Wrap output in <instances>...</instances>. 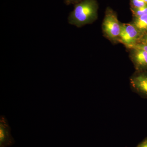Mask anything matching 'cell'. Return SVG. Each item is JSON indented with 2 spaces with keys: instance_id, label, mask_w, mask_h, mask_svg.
<instances>
[{
  "instance_id": "cell-1",
  "label": "cell",
  "mask_w": 147,
  "mask_h": 147,
  "mask_svg": "<svg viewBox=\"0 0 147 147\" xmlns=\"http://www.w3.org/2000/svg\"><path fill=\"white\" fill-rule=\"evenodd\" d=\"M97 9L96 0H82L69 14V23L78 27L91 24L97 18Z\"/></svg>"
},
{
  "instance_id": "cell-2",
  "label": "cell",
  "mask_w": 147,
  "mask_h": 147,
  "mask_svg": "<svg viewBox=\"0 0 147 147\" xmlns=\"http://www.w3.org/2000/svg\"><path fill=\"white\" fill-rule=\"evenodd\" d=\"M102 30L109 39L113 41H118L120 34L121 24L117 17L113 11L108 9L102 23Z\"/></svg>"
},
{
  "instance_id": "cell-3",
  "label": "cell",
  "mask_w": 147,
  "mask_h": 147,
  "mask_svg": "<svg viewBox=\"0 0 147 147\" xmlns=\"http://www.w3.org/2000/svg\"><path fill=\"white\" fill-rule=\"evenodd\" d=\"M142 33L132 24H121V30L119 42H121L126 47L132 49L135 45L139 43Z\"/></svg>"
},
{
  "instance_id": "cell-4",
  "label": "cell",
  "mask_w": 147,
  "mask_h": 147,
  "mask_svg": "<svg viewBox=\"0 0 147 147\" xmlns=\"http://www.w3.org/2000/svg\"><path fill=\"white\" fill-rule=\"evenodd\" d=\"M130 85L133 92L147 99V72L137 71L130 78Z\"/></svg>"
},
{
  "instance_id": "cell-5",
  "label": "cell",
  "mask_w": 147,
  "mask_h": 147,
  "mask_svg": "<svg viewBox=\"0 0 147 147\" xmlns=\"http://www.w3.org/2000/svg\"><path fill=\"white\" fill-rule=\"evenodd\" d=\"M11 128L5 116L0 117V147H8L14 144L15 140L11 136Z\"/></svg>"
},
{
  "instance_id": "cell-6",
  "label": "cell",
  "mask_w": 147,
  "mask_h": 147,
  "mask_svg": "<svg viewBox=\"0 0 147 147\" xmlns=\"http://www.w3.org/2000/svg\"><path fill=\"white\" fill-rule=\"evenodd\" d=\"M131 57L137 71H144L147 69V53L144 50L133 49Z\"/></svg>"
},
{
  "instance_id": "cell-7",
  "label": "cell",
  "mask_w": 147,
  "mask_h": 147,
  "mask_svg": "<svg viewBox=\"0 0 147 147\" xmlns=\"http://www.w3.org/2000/svg\"><path fill=\"white\" fill-rule=\"evenodd\" d=\"M132 24L142 33L147 30V13L139 17H135Z\"/></svg>"
},
{
  "instance_id": "cell-8",
  "label": "cell",
  "mask_w": 147,
  "mask_h": 147,
  "mask_svg": "<svg viewBox=\"0 0 147 147\" xmlns=\"http://www.w3.org/2000/svg\"><path fill=\"white\" fill-rule=\"evenodd\" d=\"M131 10L134 18L139 17L147 13V6L140 8H131Z\"/></svg>"
},
{
  "instance_id": "cell-9",
  "label": "cell",
  "mask_w": 147,
  "mask_h": 147,
  "mask_svg": "<svg viewBox=\"0 0 147 147\" xmlns=\"http://www.w3.org/2000/svg\"><path fill=\"white\" fill-rule=\"evenodd\" d=\"M131 8H137L144 7L147 4L143 0H131Z\"/></svg>"
},
{
  "instance_id": "cell-10",
  "label": "cell",
  "mask_w": 147,
  "mask_h": 147,
  "mask_svg": "<svg viewBox=\"0 0 147 147\" xmlns=\"http://www.w3.org/2000/svg\"><path fill=\"white\" fill-rule=\"evenodd\" d=\"M141 49L147 53V45L144 43H138L137 45H135L132 49Z\"/></svg>"
},
{
  "instance_id": "cell-11",
  "label": "cell",
  "mask_w": 147,
  "mask_h": 147,
  "mask_svg": "<svg viewBox=\"0 0 147 147\" xmlns=\"http://www.w3.org/2000/svg\"><path fill=\"white\" fill-rule=\"evenodd\" d=\"M136 147H147V137L140 142Z\"/></svg>"
},
{
  "instance_id": "cell-12",
  "label": "cell",
  "mask_w": 147,
  "mask_h": 147,
  "mask_svg": "<svg viewBox=\"0 0 147 147\" xmlns=\"http://www.w3.org/2000/svg\"><path fill=\"white\" fill-rule=\"evenodd\" d=\"M82 0H65V3L66 5H69L70 4L74 3H78L79 1H81Z\"/></svg>"
},
{
  "instance_id": "cell-13",
  "label": "cell",
  "mask_w": 147,
  "mask_h": 147,
  "mask_svg": "<svg viewBox=\"0 0 147 147\" xmlns=\"http://www.w3.org/2000/svg\"><path fill=\"white\" fill-rule=\"evenodd\" d=\"M139 43H144L147 45V34L145 35L144 37L141 38Z\"/></svg>"
},
{
  "instance_id": "cell-14",
  "label": "cell",
  "mask_w": 147,
  "mask_h": 147,
  "mask_svg": "<svg viewBox=\"0 0 147 147\" xmlns=\"http://www.w3.org/2000/svg\"><path fill=\"white\" fill-rule=\"evenodd\" d=\"M143 1H144L145 2V3H146L147 4V0H143Z\"/></svg>"
}]
</instances>
